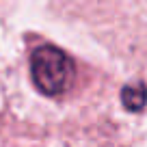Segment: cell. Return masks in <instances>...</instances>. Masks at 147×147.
<instances>
[{
  "label": "cell",
  "instance_id": "cell-1",
  "mask_svg": "<svg viewBox=\"0 0 147 147\" xmlns=\"http://www.w3.org/2000/svg\"><path fill=\"white\" fill-rule=\"evenodd\" d=\"M32 82L43 95H63L74 84V63L63 50L54 46L37 48L30 56Z\"/></svg>",
  "mask_w": 147,
  "mask_h": 147
},
{
  "label": "cell",
  "instance_id": "cell-2",
  "mask_svg": "<svg viewBox=\"0 0 147 147\" xmlns=\"http://www.w3.org/2000/svg\"><path fill=\"white\" fill-rule=\"evenodd\" d=\"M121 100H123V106L128 110H141L147 102V87L143 82H132L128 87H123L121 91Z\"/></svg>",
  "mask_w": 147,
  "mask_h": 147
}]
</instances>
